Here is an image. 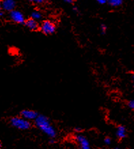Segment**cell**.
Wrapping results in <instances>:
<instances>
[{"label":"cell","instance_id":"cell-12","mask_svg":"<svg viewBox=\"0 0 134 149\" xmlns=\"http://www.w3.org/2000/svg\"><path fill=\"white\" fill-rule=\"evenodd\" d=\"M29 1L33 3H37V4H41L43 3L45 1V0H29Z\"/></svg>","mask_w":134,"mask_h":149},{"label":"cell","instance_id":"cell-4","mask_svg":"<svg viewBox=\"0 0 134 149\" xmlns=\"http://www.w3.org/2000/svg\"><path fill=\"white\" fill-rule=\"evenodd\" d=\"M10 19L11 21H12L14 23H18V24H23L25 23V17H24L23 14L19 10H14L10 12L9 14Z\"/></svg>","mask_w":134,"mask_h":149},{"label":"cell","instance_id":"cell-8","mask_svg":"<svg viewBox=\"0 0 134 149\" xmlns=\"http://www.w3.org/2000/svg\"><path fill=\"white\" fill-rule=\"evenodd\" d=\"M24 24H25L28 29L31 30V31H36L39 28V24L37 23V21L31 19V18L25 20Z\"/></svg>","mask_w":134,"mask_h":149},{"label":"cell","instance_id":"cell-6","mask_svg":"<svg viewBox=\"0 0 134 149\" xmlns=\"http://www.w3.org/2000/svg\"><path fill=\"white\" fill-rule=\"evenodd\" d=\"M37 115L38 114L37 113V112L32 110H24L21 112L22 118H25L29 121L31 120H35Z\"/></svg>","mask_w":134,"mask_h":149},{"label":"cell","instance_id":"cell-14","mask_svg":"<svg viewBox=\"0 0 134 149\" xmlns=\"http://www.w3.org/2000/svg\"><path fill=\"white\" fill-rule=\"evenodd\" d=\"M128 106H129V107L131 108V109H133L134 108V102L133 100H130L129 102V103H128Z\"/></svg>","mask_w":134,"mask_h":149},{"label":"cell","instance_id":"cell-9","mask_svg":"<svg viewBox=\"0 0 134 149\" xmlns=\"http://www.w3.org/2000/svg\"><path fill=\"white\" fill-rule=\"evenodd\" d=\"M127 135V132H126V129L124 126L120 125L117 129V136L119 139H123L126 137Z\"/></svg>","mask_w":134,"mask_h":149},{"label":"cell","instance_id":"cell-5","mask_svg":"<svg viewBox=\"0 0 134 149\" xmlns=\"http://www.w3.org/2000/svg\"><path fill=\"white\" fill-rule=\"evenodd\" d=\"M76 140L78 143L79 149H91L89 141L83 135H77L76 136Z\"/></svg>","mask_w":134,"mask_h":149},{"label":"cell","instance_id":"cell-10","mask_svg":"<svg viewBox=\"0 0 134 149\" xmlns=\"http://www.w3.org/2000/svg\"><path fill=\"white\" fill-rule=\"evenodd\" d=\"M107 3L112 7H119L123 3V0H107Z\"/></svg>","mask_w":134,"mask_h":149},{"label":"cell","instance_id":"cell-16","mask_svg":"<svg viewBox=\"0 0 134 149\" xmlns=\"http://www.w3.org/2000/svg\"><path fill=\"white\" fill-rule=\"evenodd\" d=\"M96 1L100 4H104V3H107V0H96Z\"/></svg>","mask_w":134,"mask_h":149},{"label":"cell","instance_id":"cell-19","mask_svg":"<svg viewBox=\"0 0 134 149\" xmlns=\"http://www.w3.org/2000/svg\"><path fill=\"white\" fill-rule=\"evenodd\" d=\"M1 3H2V0H0V10L2 9V8H1Z\"/></svg>","mask_w":134,"mask_h":149},{"label":"cell","instance_id":"cell-11","mask_svg":"<svg viewBox=\"0 0 134 149\" xmlns=\"http://www.w3.org/2000/svg\"><path fill=\"white\" fill-rule=\"evenodd\" d=\"M31 18L37 21L42 18V15L41 13L38 11H33L31 15Z\"/></svg>","mask_w":134,"mask_h":149},{"label":"cell","instance_id":"cell-7","mask_svg":"<svg viewBox=\"0 0 134 149\" xmlns=\"http://www.w3.org/2000/svg\"><path fill=\"white\" fill-rule=\"evenodd\" d=\"M16 4L15 0H3L1 8L6 11L11 12L15 10Z\"/></svg>","mask_w":134,"mask_h":149},{"label":"cell","instance_id":"cell-17","mask_svg":"<svg viewBox=\"0 0 134 149\" xmlns=\"http://www.w3.org/2000/svg\"><path fill=\"white\" fill-rule=\"evenodd\" d=\"M64 1L67 3H72L74 2V0H64Z\"/></svg>","mask_w":134,"mask_h":149},{"label":"cell","instance_id":"cell-2","mask_svg":"<svg viewBox=\"0 0 134 149\" xmlns=\"http://www.w3.org/2000/svg\"><path fill=\"white\" fill-rule=\"evenodd\" d=\"M10 123L13 127L21 130H26L31 127V123L22 117H14L11 118Z\"/></svg>","mask_w":134,"mask_h":149},{"label":"cell","instance_id":"cell-18","mask_svg":"<svg viewBox=\"0 0 134 149\" xmlns=\"http://www.w3.org/2000/svg\"><path fill=\"white\" fill-rule=\"evenodd\" d=\"M81 128H76V132H81Z\"/></svg>","mask_w":134,"mask_h":149},{"label":"cell","instance_id":"cell-21","mask_svg":"<svg viewBox=\"0 0 134 149\" xmlns=\"http://www.w3.org/2000/svg\"><path fill=\"white\" fill-rule=\"evenodd\" d=\"M1 148V142H0V148Z\"/></svg>","mask_w":134,"mask_h":149},{"label":"cell","instance_id":"cell-1","mask_svg":"<svg viewBox=\"0 0 134 149\" xmlns=\"http://www.w3.org/2000/svg\"><path fill=\"white\" fill-rule=\"evenodd\" d=\"M35 123L37 128H39L42 132H43L50 138H55L57 132L53 127L51 125V122L47 116L44 115H37L35 119Z\"/></svg>","mask_w":134,"mask_h":149},{"label":"cell","instance_id":"cell-3","mask_svg":"<svg viewBox=\"0 0 134 149\" xmlns=\"http://www.w3.org/2000/svg\"><path fill=\"white\" fill-rule=\"evenodd\" d=\"M40 31L46 35H51L56 31L55 24L51 21H44L40 26Z\"/></svg>","mask_w":134,"mask_h":149},{"label":"cell","instance_id":"cell-20","mask_svg":"<svg viewBox=\"0 0 134 149\" xmlns=\"http://www.w3.org/2000/svg\"><path fill=\"white\" fill-rule=\"evenodd\" d=\"M3 16V13L2 12H0V17H2Z\"/></svg>","mask_w":134,"mask_h":149},{"label":"cell","instance_id":"cell-22","mask_svg":"<svg viewBox=\"0 0 134 149\" xmlns=\"http://www.w3.org/2000/svg\"><path fill=\"white\" fill-rule=\"evenodd\" d=\"M115 149H122V148H115Z\"/></svg>","mask_w":134,"mask_h":149},{"label":"cell","instance_id":"cell-13","mask_svg":"<svg viewBox=\"0 0 134 149\" xmlns=\"http://www.w3.org/2000/svg\"><path fill=\"white\" fill-rule=\"evenodd\" d=\"M100 29H101V33H102L103 34H104V33H106V32L107 27L104 25V24H102V25L100 26Z\"/></svg>","mask_w":134,"mask_h":149},{"label":"cell","instance_id":"cell-15","mask_svg":"<svg viewBox=\"0 0 134 149\" xmlns=\"http://www.w3.org/2000/svg\"><path fill=\"white\" fill-rule=\"evenodd\" d=\"M104 142L107 145H109L111 144V139L110 138H106L104 140Z\"/></svg>","mask_w":134,"mask_h":149}]
</instances>
